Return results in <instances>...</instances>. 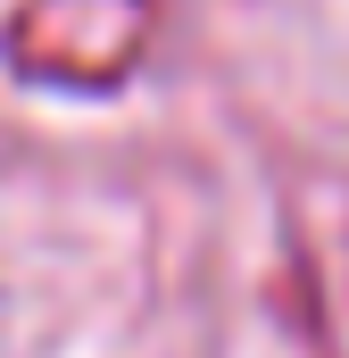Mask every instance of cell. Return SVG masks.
I'll use <instances>...</instances> for the list:
<instances>
[{
    "label": "cell",
    "instance_id": "6da1fadb",
    "mask_svg": "<svg viewBox=\"0 0 349 358\" xmlns=\"http://www.w3.org/2000/svg\"><path fill=\"white\" fill-rule=\"evenodd\" d=\"M158 42V0H17L0 25L8 76L50 92H117Z\"/></svg>",
    "mask_w": 349,
    "mask_h": 358
}]
</instances>
